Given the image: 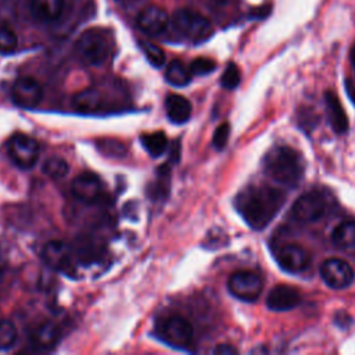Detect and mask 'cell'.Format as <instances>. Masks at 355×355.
I'll return each mask as SVG.
<instances>
[{
	"mask_svg": "<svg viewBox=\"0 0 355 355\" xmlns=\"http://www.w3.org/2000/svg\"><path fill=\"white\" fill-rule=\"evenodd\" d=\"M64 0H31V12L40 22L58 19L62 12Z\"/></svg>",
	"mask_w": 355,
	"mask_h": 355,
	"instance_id": "44dd1931",
	"label": "cell"
},
{
	"mask_svg": "<svg viewBox=\"0 0 355 355\" xmlns=\"http://www.w3.org/2000/svg\"><path fill=\"white\" fill-rule=\"evenodd\" d=\"M345 90L348 97L351 98V101L355 105V82H352L351 79H345Z\"/></svg>",
	"mask_w": 355,
	"mask_h": 355,
	"instance_id": "1f68e13d",
	"label": "cell"
},
{
	"mask_svg": "<svg viewBox=\"0 0 355 355\" xmlns=\"http://www.w3.org/2000/svg\"><path fill=\"white\" fill-rule=\"evenodd\" d=\"M159 337L176 348H187L193 341V326L179 315H171L159 323Z\"/></svg>",
	"mask_w": 355,
	"mask_h": 355,
	"instance_id": "5b68a950",
	"label": "cell"
},
{
	"mask_svg": "<svg viewBox=\"0 0 355 355\" xmlns=\"http://www.w3.org/2000/svg\"><path fill=\"white\" fill-rule=\"evenodd\" d=\"M42 97L43 89L40 83L31 76H22L17 79L12 86V98L15 104L22 108H35L40 103Z\"/></svg>",
	"mask_w": 355,
	"mask_h": 355,
	"instance_id": "8fae6325",
	"label": "cell"
},
{
	"mask_svg": "<svg viewBox=\"0 0 355 355\" xmlns=\"http://www.w3.org/2000/svg\"><path fill=\"white\" fill-rule=\"evenodd\" d=\"M349 58H351V65H352V69H354V72H355V43H354V44H352V47H351Z\"/></svg>",
	"mask_w": 355,
	"mask_h": 355,
	"instance_id": "d6a6232c",
	"label": "cell"
},
{
	"mask_svg": "<svg viewBox=\"0 0 355 355\" xmlns=\"http://www.w3.org/2000/svg\"><path fill=\"white\" fill-rule=\"evenodd\" d=\"M229 136H230V125L227 122H223L220 123L216 129H215V133H214V137H212V144L216 150H223L227 140H229Z\"/></svg>",
	"mask_w": 355,
	"mask_h": 355,
	"instance_id": "f546056e",
	"label": "cell"
},
{
	"mask_svg": "<svg viewBox=\"0 0 355 355\" xmlns=\"http://www.w3.org/2000/svg\"><path fill=\"white\" fill-rule=\"evenodd\" d=\"M240 83V69L234 62H229L220 76V85L227 89H236Z\"/></svg>",
	"mask_w": 355,
	"mask_h": 355,
	"instance_id": "4316f807",
	"label": "cell"
},
{
	"mask_svg": "<svg viewBox=\"0 0 355 355\" xmlns=\"http://www.w3.org/2000/svg\"><path fill=\"white\" fill-rule=\"evenodd\" d=\"M4 266H6V255H4L3 250L0 248V270L4 269Z\"/></svg>",
	"mask_w": 355,
	"mask_h": 355,
	"instance_id": "836d02e7",
	"label": "cell"
},
{
	"mask_svg": "<svg viewBox=\"0 0 355 355\" xmlns=\"http://www.w3.org/2000/svg\"><path fill=\"white\" fill-rule=\"evenodd\" d=\"M43 172H44V175H47L49 178H51L54 180L62 179L69 172V165L61 157H51L44 161Z\"/></svg>",
	"mask_w": 355,
	"mask_h": 355,
	"instance_id": "cb8c5ba5",
	"label": "cell"
},
{
	"mask_svg": "<svg viewBox=\"0 0 355 355\" xmlns=\"http://www.w3.org/2000/svg\"><path fill=\"white\" fill-rule=\"evenodd\" d=\"M280 268L288 273H301L309 265L311 257L305 248L297 244H287L276 252Z\"/></svg>",
	"mask_w": 355,
	"mask_h": 355,
	"instance_id": "7c38bea8",
	"label": "cell"
},
{
	"mask_svg": "<svg viewBox=\"0 0 355 355\" xmlns=\"http://www.w3.org/2000/svg\"><path fill=\"white\" fill-rule=\"evenodd\" d=\"M140 141L144 147V150L151 157H159L165 153L168 147V139L164 132H154V133H146L141 135Z\"/></svg>",
	"mask_w": 355,
	"mask_h": 355,
	"instance_id": "603a6c76",
	"label": "cell"
},
{
	"mask_svg": "<svg viewBox=\"0 0 355 355\" xmlns=\"http://www.w3.org/2000/svg\"><path fill=\"white\" fill-rule=\"evenodd\" d=\"M324 105H326V115L331 129L338 135L347 133L349 128L348 116L340 103L338 96L334 92L331 90L324 92Z\"/></svg>",
	"mask_w": 355,
	"mask_h": 355,
	"instance_id": "2e32d148",
	"label": "cell"
},
{
	"mask_svg": "<svg viewBox=\"0 0 355 355\" xmlns=\"http://www.w3.org/2000/svg\"><path fill=\"white\" fill-rule=\"evenodd\" d=\"M229 291L241 301H255L263 288L262 277L252 270H237L227 280Z\"/></svg>",
	"mask_w": 355,
	"mask_h": 355,
	"instance_id": "52a82bcc",
	"label": "cell"
},
{
	"mask_svg": "<svg viewBox=\"0 0 355 355\" xmlns=\"http://www.w3.org/2000/svg\"><path fill=\"white\" fill-rule=\"evenodd\" d=\"M71 190L78 200L85 202H94L103 193V184L97 175L92 172H83L73 179Z\"/></svg>",
	"mask_w": 355,
	"mask_h": 355,
	"instance_id": "5bb4252c",
	"label": "cell"
},
{
	"mask_svg": "<svg viewBox=\"0 0 355 355\" xmlns=\"http://www.w3.org/2000/svg\"><path fill=\"white\" fill-rule=\"evenodd\" d=\"M165 79L168 80V83H171L173 86H178V87H182V86H186L190 82L191 72L182 61L173 60L166 67Z\"/></svg>",
	"mask_w": 355,
	"mask_h": 355,
	"instance_id": "7402d4cb",
	"label": "cell"
},
{
	"mask_svg": "<svg viewBox=\"0 0 355 355\" xmlns=\"http://www.w3.org/2000/svg\"><path fill=\"white\" fill-rule=\"evenodd\" d=\"M72 105L79 112L94 114L107 108V100L101 90L96 87H89L73 96Z\"/></svg>",
	"mask_w": 355,
	"mask_h": 355,
	"instance_id": "e0dca14e",
	"label": "cell"
},
{
	"mask_svg": "<svg viewBox=\"0 0 355 355\" xmlns=\"http://www.w3.org/2000/svg\"><path fill=\"white\" fill-rule=\"evenodd\" d=\"M301 304V294L291 286L277 284L266 297V306L275 312H284L294 309Z\"/></svg>",
	"mask_w": 355,
	"mask_h": 355,
	"instance_id": "4fadbf2b",
	"label": "cell"
},
{
	"mask_svg": "<svg viewBox=\"0 0 355 355\" xmlns=\"http://www.w3.org/2000/svg\"><path fill=\"white\" fill-rule=\"evenodd\" d=\"M18 46V37L17 35L4 26H0V53L8 54L12 53Z\"/></svg>",
	"mask_w": 355,
	"mask_h": 355,
	"instance_id": "83f0119b",
	"label": "cell"
},
{
	"mask_svg": "<svg viewBox=\"0 0 355 355\" xmlns=\"http://www.w3.org/2000/svg\"><path fill=\"white\" fill-rule=\"evenodd\" d=\"M331 241L340 251L355 258V222L347 220L337 225L331 232Z\"/></svg>",
	"mask_w": 355,
	"mask_h": 355,
	"instance_id": "ac0fdd59",
	"label": "cell"
},
{
	"mask_svg": "<svg viewBox=\"0 0 355 355\" xmlns=\"http://www.w3.org/2000/svg\"><path fill=\"white\" fill-rule=\"evenodd\" d=\"M172 25L180 37L194 44L205 42L214 32L211 22L204 15L190 8L175 11Z\"/></svg>",
	"mask_w": 355,
	"mask_h": 355,
	"instance_id": "277c9868",
	"label": "cell"
},
{
	"mask_svg": "<svg viewBox=\"0 0 355 355\" xmlns=\"http://www.w3.org/2000/svg\"><path fill=\"white\" fill-rule=\"evenodd\" d=\"M139 46H140L143 54L146 55L147 61L153 67L159 68V67L164 65V62H165V53H164V50L159 46L154 44L151 42H147V40H141L139 43Z\"/></svg>",
	"mask_w": 355,
	"mask_h": 355,
	"instance_id": "d4e9b609",
	"label": "cell"
},
{
	"mask_svg": "<svg viewBox=\"0 0 355 355\" xmlns=\"http://www.w3.org/2000/svg\"><path fill=\"white\" fill-rule=\"evenodd\" d=\"M17 340V329L12 322L0 319V349H7L14 345Z\"/></svg>",
	"mask_w": 355,
	"mask_h": 355,
	"instance_id": "484cf974",
	"label": "cell"
},
{
	"mask_svg": "<svg viewBox=\"0 0 355 355\" xmlns=\"http://www.w3.org/2000/svg\"><path fill=\"white\" fill-rule=\"evenodd\" d=\"M215 68H216V64L214 60L207 58V57H198V58L193 60L189 69H190L191 75L202 76V75H208V73L214 72Z\"/></svg>",
	"mask_w": 355,
	"mask_h": 355,
	"instance_id": "f1b7e54d",
	"label": "cell"
},
{
	"mask_svg": "<svg viewBox=\"0 0 355 355\" xmlns=\"http://www.w3.org/2000/svg\"><path fill=\"white\" fill-rule=\"evenodd\" d=\"M266 175L287 187H295L304 176V161L301 154L288 146L272 147L263 158Z\"/></svg>",
	"mask_w": 355,
	"mask_h": 355,
	"instance_id": "7a4b0ae2",
	"label": "cell"
},
{
	"mask_svg": "<svg viewBox=\"0 0 355 355\" xmlns=\"http://www.w3.org/2000/svg\"><path fill=\"white\" fill-rule=\"evenodd\" d=\"M43 261L53 269L64 273H72L73 269V251L67 243L60 240L49 241L42 251Z\"/></svg>",
	"mask_w": 355,
	"mask_h": 355,
	"instance_id": "30bf717a",
	"label": "cell"
},
{
	"mask_svg": "<svg viewBox=\"0 0 355 355\" xmlns=\"http://www.w3.org/2000/svg\"><path fill=\"white\" fill-rule=\"evenodd\" d=\"M169 22V17L165 10L157 6L144 7L137 15V26L141 32L147 35H159L162 33Z\"/></svg>",
	"mask_w": 355,
	"mask_h": 355,
	"instance_id": "9a60e30c",
	"label": "cell"
},
{
	"mask_svg": "<svg viewBox=\"0 0 355 355\" xmlns=\"http://www.w3.org/2000/svg\"><path fill=\"white\" fill-rule=\"evenodd\" d=\"M326 212V200L319 191H308L298 197L291 207L293 216L300 222H315Z\"/></svg>",
	"mask_w": 355,
	"mask_h": 355,
	"instance_id": "9c48e42d",
	"label": "cell"
},
{
	"mask_svg": "<svg viewBox=\"0 0 355 355\" xmlns=\"http://www.w3.org/2000/svg\"><path fill=\"white\" fill-rule=\"evenodd\" d=\"M60 336V327L54 322H44L32 331L31 340L32 344L39 349H50L57 344Z\"/></svg>",
	"mask_w": 355,
	"mask_h": 355,
	"instance_id": "ffe728a7",
	"label": "cell"
},
{
	"mask_svg": "<svg viewBox=\"0 0 355 355\" xmlns=\"http://www.w3.org/2000/svg\"><path fill=\"white\" fill-rule=\"evenodd\" d=\"M319 272L326 286L334 290H343L349 287L355 279L352 268L345 261L338 258L326 259L320 265Z\"/></svg>",
	"mask_w": 355,
	"mask_h": 355,
	"instance_id": "ba28073f",
	"label": "cell"
},
{
	"mask_svg": "<svg viewBox=\"0 0 355 355\" xmlns=\"http://www.w3.org/2000/svg\"><path fill=\"white\" fill-rule=\"evenodd\" d=\"M212 352L219 354V355H233V354H237V349L234 347H232L230 344H219L218 347L214 348Z\"/></svg>",
	"mask_w": 355,
	"mask_h": 355,
	"instance_id": "4dcf8cb0",
	"label": "cell"
},
{
	"mask_svg": "<svg viewBox=\"0 0 355 355\" xmlns=\"http://www.w3.org/2000/svg\"><path fill=\"white\" fill-rule=\"evenodd\" d=\"M165 111L171 122L184 123L191 115V104L180 94H169L165 100Z\"/></svg>",
	"mask_w": 355,
	"mask_h": 355,
	"instance_id": "d6986e66",
	"label": "cell"
},
{
	"mask_svg": "<svg viewBox=\"0 0 355 355\" xmlns=\"http://www.w3.org/2000/svg\"><path fill=\"white\" fill-rule=\"evenodd\" d=\"M286 201V193L269 186H252L244 189L236 197V208L255 230L266 227L279 214Z\"/></svg>",
	"mask_w": 355,
	"mask_h": 355,
	"instance_id": "6da1fadb",
	"label": "cell"
},
{
	"mask_svg": "<svg viewBox=\"0 0 355 355\" xmlns=\"http://www.w3.org/2000/svg\"><path fill=\"white\" fill-rule=\"evenodd\" d=\"M112 53V42L103 29L85 31L75 43L76 57L86 65L100 67Z\"/></svg>",
	"mask_w": 355,
	"mask_h": 355,
	"instance_id": "3957f363",
	"label": "cell"
},
{
	"mask_svg": "<svg viewBox=\"0 0 355 355\" xmlns=\"http://www.w3.org/2000/svg\"><path fill=\"white\" fill-rule=\"evenodd\" d=\"M7 151L17 166L31 169L37 161L39 144L25 133H15L7 141Z\"/></svg>",
	"mask_w": 355,
	"mask_h": 355,
	"instance_id": "8992f818",
	"label": "cell"
}]
</instances>
